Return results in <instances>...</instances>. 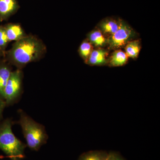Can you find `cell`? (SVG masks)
<instances>
[{
    "label": "cell",
    "mask_w": 160,
    "mask_h": 160,
    "mask_svg": "<svg viewBox=\"0 0 160 160\" xmlns=\"http://www.w3.org/2000/svg\"><path fill=\"white\" fill-rule=\"evenodd\" d=\"M46 52L42 41L33 36L26 35L16 42L5 55L9 62L21 69L29 63L40 59Z\"/></svg>",
    "instance_id": "1"
},
{
    "label": "cell",
    "mask_w": 160,
    "mask_h": 160,
    "mask_svg": "<svg viewBox=\"0 0 160 160\" xmlns=\"http://www.w3.org/2000/svg\"><path fill=\"white\" fill-rule=\"evenodd\" d=\"M18 123L22 128L27 146L32 150L38 151L49 138L45 126L34 121L22 109H18Z\"/></svg>",
    "instance_id": "2"
},
{
    "label": "cell",
    "mask_w": 160,
    "mask_h": 160,
    "mask_svg": "<svg viewBox=\"0 0 160 160\" xmlns=\"http://www.w3.org/2000/svg\"><path fill=\"white\" fill-rule=\"evenodd\" d=\"M11 118L0 123V149L11 160H22L25 158V150L27 147L13 133Z\"/></svg>",
    "instance_id": "3"
},
{
    "label": "cell",
    "mask_w": 160,
    "mask_h": 160,
    "mask_svg": "<svg viewBox=\"0 0 160 160\" xmlns=\"http://www.w3.org/2000/svg\"><path fill=\"white\" fill-rule=\"evenodd\" d=\"M22 71L18 69L12 71L4 89V99L6 106L17 103L22 93Z\"/></svg>",
    "instance_id": "4"
},
{
    "label": "cell",
    "mask_w": 160,
    "mask_h": 160,
    "mask_svg": "<svg viewBox=\"0 0 160 160\" xmlns=\"http://www.w3.org/2000/svg\"><path fill=\"white\" fill-rule=\"evenodd\" d=\"M134 31L126 22L121 19L117 31L107 38V46L109 49H115L126 46L134 36Z\"/></svg>",
    "instance_id": "5"
},
{
    "label": "cell",
    "mask_w": 160,
    "mask_h": 160,
    "mask_svg": "<svg viewBox=\"0 0 160 160\" xmlns=\"http://www.w3.org/2000/svg\"><path fill=\"white\" fill-rule=\"evenodd\" d=\"M120 19L114 18H106L101 21L98 25V29L102 32L106 38L114 34L120 26Z\"/></svg>",
    "instance_id": "6"
},
{
    "label": "cell",
    "mask_w": 160,
    "mask_h": 160,
    "mask_svg": "<svg viewBox=\"0 0 160 160\" xmlns=\"http://www.w3.org/2000/svg\"><path fill=\"white\" fill-rule=\"evenodd\" d=\"M19 8L17 0H0V22L9 19Z\"/></svg>",
    "instance_id": "7"
},
{
    "label": "cell",
    "mask_w": 160,
    "mask_h": 160,
    "mask_svg": "<svg viewBox=\"0 0 160 160\" xmlns=\"http://www.w3.org/2000/svg\"><path fill=\"white\" fill-rule=\"evenodd\" d=\"M108 52L102 48L92 49L86 63L90 65L101 66L108 64Z\"/></svg>",
    "instance_id": "8"
},
{
    "label": "cell",
    "mask_w": 160,
    "mask_h": 160,
    "mask_svg": "<svg viewBox=\"0 0 160 160\" xmlns=\"http://www.w3.org/2000/svg\"><path fill=\"white\" fill-rule=\"evenodd\" d=\"M4 26L9 42L21 40L26 35L22 27L19 24L9 23Z\"/></svg>",
    "instance_id": "9"
},
{
    "label": "cell",
    "mask_w": 160,
    "mask_h": 160,
    "mask_svg": "<svg viewBox=\"0 0 160 160\" xmlns=\"http://www.w3.org/2000/svg\"><path fill=\"white\" fill-rule=\"evenodd\" d=\"M12 71L11 68L7 63L0 60V97L3 100L4 89Z\"/></svg>",
    "instance_id": "10"
},
{
    "label": "cell",
    "mask_w": 160,
    "mask_h": 160,
    "mask_svg": "<svg viewBox=\"0 0 160 160\" xmlns=\"http://www.w3.org/2000/svg\"><path fill=\"white\" fill-rule=\"evenodd\" d=\"M88 36V41L92 45L97 48H103L107 46V38L98 28L91 32Z\"/></svg>",
    "instance_id": "11"
},
{
    "label": "cell",
    "mask_w": 160,
    "mask_h": 160,
    "mask_svg": "<svg viewBox=\"0 0 160 160\" xmlns=\"http://www.w3.org/2000/svg\"><path fill=\"white\" fill-rule=\"evenodd\" d=\"M128 58L126 52L121 50H116L112 52L109 58L108 64L109 66L112 67L122 66L127 62Z\"/></svg>",
    "instance_id": "12"
},
{
    "label": "cell",
    "mask_w": 160,
    "mask_h": 160,
    "mask_svg": "<svg viewBox=\"0 0 160 160\" xmlns=\"http://www.w3.org/2000/svg\"><path fill=\"white\" fill-rule=\"evenodd\" d=\"M109 153L104 151H90L80 156L78 160H106Z\"/></svg>",
    "instance_id": "13"
},
{
    "label": "cell",
    "mask_w": 160,
    "mask_h": 160,
    "mask_svg": "<svg viewBox=\"0 0 160 160\" xmlns=\"http://www.w3.org/2000/svg\"><path fill=\"white\" fill-rule=\"evenodd\" d=\"M141 49L140 42L138 40L131 41L125 46L126 54L128 57L136 58L137 57Z\"/></svg>",
    "instance_id": "14"
},
{
    "label": "cell",
    "mask_w": 160,
    "mask_h": 160,
    "mask_svg": "<svg viewBox=\"0 0 160 160\" xmlns=\"http://www.w3.org/2000/svg\"><path fill=\"white\" fill-rule=\"evenodd\" d=\"M92 50V45L88 40L84 41L81 44L79 49V52L85 62L86 63L88 61Z\"/></svg>",
    "instance_id": "15"
},
{
    "label": "cell",
    "mask_w": 160,
    "mask_h": 160,
    "mask_svg": "<svg viewBox=\"0 0 160 160\" xmlns=\"http://www.w3.org/2000/svg\"><path fill=\"white\" fill-rule=\"evenodd\" d=\"M9 42L4 26H0V49L5 53Z\"/></svg>",
    "instance_id": "16"
},
{
    "label": "cell",
    "mask_w": 160,
    "mask_h": 160,
    "mask_svg": "<svg viewBox=\"0 0 160 160\" xmlns=\"http://www.w3.org/2000/svg\"><path fill=\"white\" fill-rule=\"evenodd\" d=\"M106 160H125L120 154L116 152H111L109 153L108 158Z\"/></svg>",
    "instance_id": "17"
},
{
    "label": "cell",
    "mask_w": 160,
    "mask_h": 160,
    "mask_svg": "<svg viewBox=\"0 0 160 160\" xmlns=\"http://www.w3.org/2000/svg\"><path fill=\"white\" fill-rule=\"evenodd\" d=\"M6 106L5 101L0 97V121L2 119L3 111Z\"/></svg>",
    "instance_id": "18"
},
{
    "label": "cell",
    "mask_w": 160,
    "mask_h": 160,
    "mask_svg": "<svg viewBox=\"0 0 160 160\" xmlns=\"http://www.w3.org/2000/svg\"><path fill=\"white\" fill-rule=\"evenodd\" d=\"M5 56V53L4 52H3L2 50L0 49V60H1V58L2 57Z\"/></svg>",
    "instance_id": "19"
}]
</instances>
